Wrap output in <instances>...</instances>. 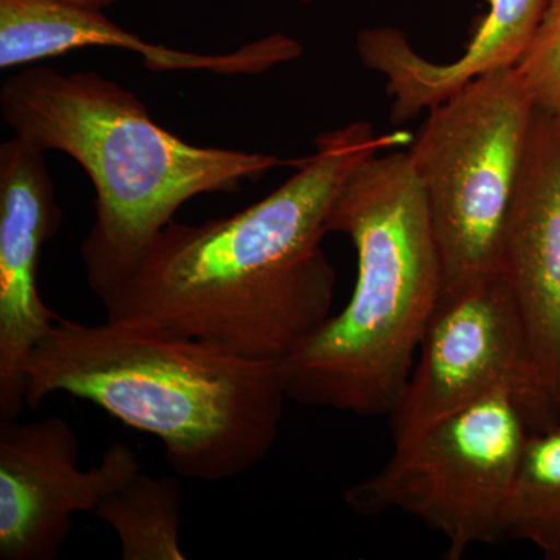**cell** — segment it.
Segmentation results:
<instances>
[{
    "label": "cell",
    "mask_w": 560,
    "mask_h": 560,
    "mask_svg": "<svg viewBox=\"0 0 560 560\" xmlns=\"http://www.w3.org/2000/svg\"><path fill=\"white\" fill-rule=\"evenodd\" d=\"M408 139L352 121L320 132L312 156L264 200L201 224L173 220L102 301L106 319L282 363L331 316L337 276L320 243L341 184Z\"/></svg>",
    "instance_id": "1"
},
{
    "label": "cell",
    "mask_w": 560,
    "mask_h": 560,
    "mask_svg": "<svg viewBox=\"0 0 560 560\" xmlns=\"http://www.w3.org/2000/svg\"><path fill=\"white\" fill-rule=\"evenodd\" d=\"M51 394L158 438L173 471L202 482L232 480L267 458L289 400L275 361L131 320L61 316L27 364V407Z\"/></svg>",
    "instance_id": "2"
},
{
    "label": "cell",
    "mask_w": 560,
    "mask_h": 560,
    "mask_svg": "<svg viewBox=\"0 0 560 560\" xmlns=\"http://www.w3.org/2000/svg\"><path fill=\"white\" fill-rule=\"evenodd\" d=\"M13 136L60 151L90 176L95 220L81 245L88 285L101 301L191 198L232 194L285 161L275 154L200 147L153 120L145 103L97 72L28 66L0 90Z\"/></svg>",
    "instance_id": "3"
},
{
    "label": "cell",
    "mask_w": 560,
    "mask_h": 560,
    "mask_svg": "<svg viewBox=\"0 0 560 560\" xmlns=\"http://www.w3.org/2000/svg\"><path fill=\"white\" fill-rule=\"evenodd\" d=\"M327 231L357 250L346 307L280 363L289 400L359 416H390L410 381L440 300V249L408 153H378L341 184Z\"/></svg>",
    "instance_id": "4"
},
{
    "label": "cell",
    "mask_w": 560,
    "mask_h": 560,
    "mask_svg": "<svg viewBox=\"0 0 560 560\" xmlns=\"http://www.w3.org/2000/svg\"><path fill=\"white\" fill-rule=\"evenodd\" d=\"M534 114L517 70L504 69L430 109L412 139L408 158L440 249L442 289L497 270Z\"/></svg>",
    "instance_id": "5"
},
{
    "label": "cell",
    "mask_w": 560,
    "mask_h": 560,
    "mask_svg": "<svg viewBox=\"0 0 560 560\" xmlns=\"http://www.w3.org/2000/svg\"><path fill=\"white\" fill-rule=\"evenodd\" d=\"M521 404L486 397L394 444L381 470L345 493L366 517L397 511L447 541L445 559L501 539V518L526 441L533 433Z\"/></svg>",
    "instance_id": "6"
},
{
    "label": "cell",
    "mask_w": 560,
    "mask_h": 560,
    "mask_svg": "<svg viewBox=\"0 0 560 560\" xmlns=\"http://www.w3.org/2000/svg\"><path fill=\"white\" fill-rule=\"evenodd\" d=\"M508 394L534 431L560 423V407L541 377L528 331L499 270L442 289L396 410L394 444L486 397Z\"/></svg>",
    "instance_id": "7"
},
{
    "label": "cell",
    "mask_w": 560,
    "mask_h": 560,
    "mask_svg": "<svg viewBox=\"0 0 560 560\" xmlns=\"http://www.w3.org/2000/svg\"><path fill=\"white\" fill-rule=\"evenodd\" d=\"M79 438L68 420H0V560H54L73 515L94 514L103 497L142 469L124 442L101 464L79 467Z\"/></svg>",
    "instance_id": "8"
},
{
    "label": "cell",
    "mask_w": 560,
    "mask_h": 560,
    "mask_svg": "<svg viewBox=\"0 0 560 560\" xmlns=\"http://www.w3.org/2000/svg\"><path fill=\"white\" fill-rule=\"evenodd\" d=\"M44 154L16 136L0 147V420L20 419L33 350L60 319L38 289L40 254L62 220Z\"/></svg>",
    "instance_id": "9"
},
{
    "label": "cell",
    "mask_w": 560,
    "mask_h": 560,
    "mask_svg": "<svg viewBox=\"0 0 560 560\" xmlns=\"http://www.w3.org/2000/svg\"><path fill=\"white\" fill-rule=\"evenodd\" d=\"M497 270L528 331L534 360L555 394L560 366V116L536 108L501 230ZM559 405V404H558Z\"/></svg>",
    "instance_id": "10"
},
{
    "label": "cell",
    "mask_w": 560,
    "mask_h": 560,
    "mask_svg": "<svg viewBox=\"0 0 560 560\" xmlns=\"http://www.w3.org/2000/svg\"><path fill=\"white\" fill-rule=\"evenodd\" d=\"M88 47L135 51L154 72L226 77L259 75L302 55L301 44L282 33L223 54L176 50L125 31L101 10L66 0H0V69L25 68Z\"/></svg>",
    "instance_id": "11"
},
{
    "label": "cell",
    "mask_w": 560,
    "mask_h": 560,
    "mask_svg": "<svg viewBox=\"0 0 560 560\" xmlns=\"http://www.w3.org/2000/svg\"><path fill=\"white\" fill-rule=\"evenodd\" d=\"M550 0H489L469 46L455 61L438 65L411 46L399 28H366L357 51L368 69L382 73L393 98L390 120L405 124L436 108L471 81L514 69L539 31Z\"/></svg>",
    "instance_id": "12"
},
{
    "label": "cell",
    "mask_w": 560,
    "mask_h": 560,
    "mask_svg": "<svg viewBox=\"0 0 560 560\" xmlns=\"http://www.w3.org/2000/svg\"><path fill=\"white\" fill-rule=\"evenodd\" d=\"M180 511L178 475L153 477L140 469L106 493L92 515L116 533L124 560H184Z\"/></svg>",
    "instance_id": "13"
},
{
    "label": "cell",
    "mask_w": 560,
    "mask_h": 560,
    "mask_svg": "<svg viewBox=\"0 0 560 560\" xmlns=\"http://www.w3.org/2000/svg\"><path fill=\"white\" fill-rule=\"evenodd\" d=\"M501 537L528 541L560 560V423L533 431L512 481Z\"/></svg>",
    "instance_id": "14"
},
{
    "label": "cell",
    "mask_w": 560,
    "mask_h": 560,
    "mask_svg": "<svg viewBox=\"0 0 560 560\" xmlns=\"http://www.w3.org/2000/svg\"><path fill=\"white\" fill-rule=\"evenodd\" d=\"M536 108L560 116V0H550L529 49L515 66Z\"/></svg>",
    "instance_id": "15"
},
{
    "label": "cell",
    "mask_w": 560,
    "mask_h": 560,
    "mask_svg": "<svg viewBox=\"0 0 560 560\" xmlns=\"http://www.w3.org/2000/svg\"><path fill=\"white\" fill-rule=\"evenodd\" d=\"M66 2L75 3L84 9L103 11L106 7L113 5L116 0H66Z\"/></svg>",
    "instance_id": "16"
},
{
    "label": "cell",
    "mask_w": 560,
    "mask_h": 560,
    "mask_svg": "<svg viewBox=\"0 0 560 560\" xmlns=\"http://www.w3.org/2000/svg\"><path fill=\"white\" fill-rule=\"evenodd\" d=\"M556 396H558V404L560 407V366H559V377H558V390H556Z\"/></svg>",
    "instance_id": "17"
},
{
    "label": "cell",
    "mask_w": 560,
    "mask_h": 560,
    "mask_svg": "<svg viewBox=\"0 0 560 560\" xmlns=\"http://www.w3.org/2000/svg\"><path fill=\"white\" fill-rule=\"evenodd\" d=\"M301 3H312L313 0H300Z\"/></svg>",
    "instance_id": "18"
}]
</instances>
